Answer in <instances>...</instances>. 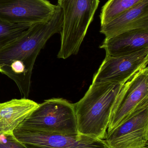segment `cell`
Instances as JSON below:
<instances>
[{
	"label": "cell",
	"instance_id": "4fadbf2b",
	"mask_svg": "<svg viewBox=\"0 0 148 148\" xmlns=\"http://www.w3.org/2000/svg\"><path fill=\"white\" fill-rule=\"evenodd\" d=\"M143 0H109L102 8L101 26L132 8Z\"/></svg>",
	"mask_w": 148,
	"mask_h": 148
},
{
	"label": "cell",
	"instance_id": "ba28073f",
	"mask_svg": "<svg viewBox=\"0 0 148 148\" xmlns=\"http://www.w3.org/2000/svg\"><path fill=\"white\" fill-rule=\"evenodd\" d=\"M148 48L127 55L106 56L92 83L112 82L124 84L139 71L147 67Z\"/></svg>",
	"mask_w": 148,
	"mask_h": 148
},
{
	"label": "cell",
	"instance_id": "7a4b0ae2",
	"mask_svg": "<svg viewBox=\"0 0 148 148\" xmlns=\"http://www.w3.org/2000/svg\"><path fill=\"white\" fill-rule=\"evenodd\" d=\"M123 85L112 82L91 84L82 98L74 104L79 135L105 139L112 109Z\"/></svg>",
	"mask_w": 148,
	"mask_h": 148
},
{
	"label": "cell",
	"instance_id": "9a60e30c",
	"mask_svg": "<svg viewBox=\"0 0 148 148\" xmlns=\"http://www.w3.org/2000/svg\"><path fill=\"white\" fill-rule=\"evenodd\" d=\"M0 148H27L11 134H0Z\"/></svg>",
	"mask_w": 148,
	"mask_h": 148
},
{
	"label": "cell",
	"instance_id": "9c48e42d",
	"mask_svg": "<svg viewBox=\"0 0 148 148\" xmlns=\"http://www.w3.org/2000/svg\"><path fill=\"white\" fill-rule=\"evenodd\" d=\"M56 8L47 0H0V20L10 24L46 22Z\"/></svg>",
	"mask_w": 148,
	"mask_h": 148
},
{
	"label": "cell",
	"instance_id": "6da1fadb",
	"mask_svg": "<svg viewBox=\"0 0 148 148\" xmlns=\"http://www.w3.org/2000/svg\"><path fill=\"white\" fill-rule=\"evenodd\" d=\"M63 14L57 5L51 19L32 24L18 38L0 49V73L14 82L28 98L33 67L40 51L50 38L62 29Z\"/></svg>",
	"mask_w": 148,
	"mask_h": 148
},
{
	"label": "cell",
	"instance_id": "8992f818",
	"mask_svg": "<svg viewBox=\"0 0 148 148\" xmlns=\"http://www.w3.org/2000/svg\"><path fill=\"white\" fill-rule=\"evenodd\" d=\"M15 137L27 148H106L103 140L85 136L66 135L17 127Z\"/></svg>",
	"mask_w": 148,
	"mask_h": 148
},
{
	"label": "cell",
	"instance_id": "30bf717a",
	"mask_svg": "<svg viewBox=\"0 0 148 148\" xmlns=\"http://www.w3.org/2000/svg\"><path fill=\"white\" fill-rule=\"evenodd\" d=\"M137 29H148V0H143L101 26L100 32L108 38Z\"/></svg>",
	"mask_w": 148,
	"mask_h": 148
},
{
	"label": "cell",
	"instance_id": "8fae6325",
	"mask_svg": "<svg viewBox=\"0 0 148 148\" xmlns=\"http://www.w3.org/2000/svg\"><path fill=\"white\" fill-rule=\"evenodd\" d=\"M100 48L106 56L127 55L148 48V29L131 30L112 37L105 38Z\"/></svg>",
	"mask_w": 148,
	"mask_h": 148
},
{
	"label": "cell",
	"instance_id": "52a82bcc",
	"mask_svg": "<svg viewBox=\"0 0 148 148\" xmlns=\"http://www.w3.org/2000/svg\"><path fill=\"white\" fill-rule=\"evenodd\" d=\"M147 99L148 69L147 67L136 73L123 86L112 109L107 133L119 126Z\"/></svg>",
	"mask_w": 148,
	"mask_h": 148
},
{
	"label": "cell",
	"instance_id": "2e32d148",
	"mask_svg": "<svg viewBox=\"0 0 148 148\" xmlns=\"http://www.w3.org/2000/svg\"><path fill=\"white\" fill-rule=\"evenodd\" d=\"M106 148H110L108 146H107V147H106ZM141 148H148V146H146V147H142Z\"/></svg>",
	"mask_w": 148,
	"mask_h": 148
},
{
	"label": "cell",
	"instance_id": "3957f363",
	"mask_svg": "<svg viewBox=\"0 0 148 148\" xmlns=\"http://www.w3.org/2000/svg\"><path fill=\"white\" fill-rule=\"evenodd\" d=\"M100 0H58L63 14L59 59H67L78 53Z\"/></svg>",
	"mask_w": 148,
	"mask_h": 148
},
{
	"label": "cell",
	"instance_id": "5bb4252c",
	"mask_svg": "<svg viewBox=\"0 0 148 148\" xmlns=\"http://www.w3.org/2000/svg\"><path fill=\"white\" fill-rule=\"evenodd\" d=\"M31 25L10 24L0 20V49L19 37Z\"/></svg>",
	"mask_w": 148,
	"mask_h": 148
},
{
	"label": "cell",
	"instance_id": "277c9868",
	"mask_svg": "<svg viewBox=\"0 0 148 148\" xmlns=\"http://www.w3.org/2000/svg\"><path fill=\"white\" fill-rule=\"evenodd\" d=\"M18 126L66 135H79L74 105L63 98H51L38 104Z\"/></svg>",
	"mask_w": 148,
	"mask_h": 148
},
{
	"label": "cell",
	"instance_id": "5b68a950",
	"mask_svg": "<svg viewBox=\"0 0 148 148\" xmlns=\"http://www.w3.org/2000/svg\"><path fill=\"white\" fill-rule=\"evenodd\" d=\"M110 148H141L148 146V99L103 140Z\"/></svg>",
	"mask_w": 148,
	"mask_h": 148
},
{
	"label": "cell",
	"instance_id": "7c38bea8",
	"mask_svg": "<svg viewBox=\"0 0 148 148\" xmlns=\"http://www.w3.org/2000/svg\"><path fill=\"white\" fill-rule=\"evenodd\" d=\"M28 98L0 103V134H11L38 106Z\"/></svg>",
	"mask_w": 148,
	"mask_h": 148
}]
</instances>
